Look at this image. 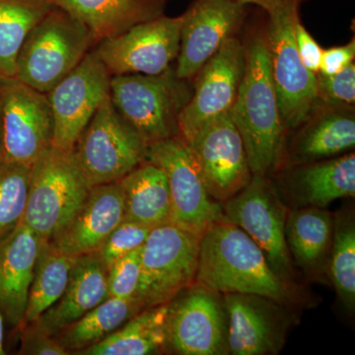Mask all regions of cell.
Instances as JSON below:
<instances>
[{"mask_svg":"<svg viewBox=\"0 0 355 355\" xmlns=\"http://www.w3.org/2000/svg\"><path fill=\"white\" fill-rule=\"evenodd\" d=\"M196 284L221 294H258L288 306L297 296L296 286L275 272L261 247L223 219L200 237Z\"/></svg>","mask_w":355,"mask_h":355,"instance_id":"cell-1","label":"cell"},{"mask_svg":"<svg viewBox=\"0 0 355 355\" xmlns=\"http://www.w3.org/2000/svg\"><path fill=\"white\" fill-rule=\"evenodd\" d=\"M245 69L230 114L241 135L253 175L277 169L287 132L273 85L266 34L252 35L245 44Z\"/></svg>","mask_w":355,"mask_h":355,"instance_id":"cell-2","label":"cell"},{"mask_svg":"<svg viewBox=\"0 0 355 355\" xmlns=\"http://www.w3.org/2000/svg\"><path fill=\"white\" fill-rule=\"evenodd\" d=\"M95 46L87 26L55 6L23 42L16 58L15 77L48 94Z\"/></svg>","mask_w":355,"mask_h":355,"instance_id":"cell-3","label":"cell"},{"mask_svg":"<svg viewBox=\"0 0 355 355\" xmlns=\"http://www.w3.org/2000/svg\"><path fill=\"white\" fill-rule=\"evenodd\" d=\"M189 80L170 67L160 74L112 76L110 97L147 146L179 137V116L193 94Z\"/></svg>","mask_w":355,"mask_h":355,"instance_id":"cell-4","label":"cell"},{"mask_svg":"<svg viewBox=\"0 0 355 355\" xmlns=\"http://www.w3.org/2000/svg\"><path fill=\"white\" fill-rule=\"evenodd\" d=\"M146 142L123 120L110 95L70 151L89 188L114 183L146 162Z\"/></svg>","mask_w":355,"mask_h":355,"instance_id":"cell-5","label":"cell"},{"mask_svg":"<svg viewBox=\"0 0 355 355\" xmlns=\"http://www.w3.org/2000/svg\"><path fill=\"white\" fill-rule=\"evenodd\" d=\"M90 188L69 153L51 147L31 166L29 193L22 223L51 241L69 224Z\"/></svg>","mask_w":355,"mask_h":355,"instance_id":"cell-6","label":"cell"},{"mask_svg":"<svg viewBox=\"0 0 355 355\" xmlns=\"http://www.w3.org/2000/svg\"><path fill=\"white\" fill-rule=\"evenodd\" d=\"M200 237L175 224L151 229L141 247V277L137 299L146 308L167 304L195 284Z\"/></svg>","mask_w":355,"mask_h":355,"instance_id":"cell-7","label":"cell"},{"mask_svg":"<svg viewBox=\"0 0 355 355\" xmlns=\"http://www.w3.org/2000/svg\"><path fill=\"white\" fill-rule=\"evenodd\" d=\"M221 207L222 219L245 231L263 250L275 272L293 284L295 272L286 241L289 209L270 176L253 175Z\"/></svg>","mask_w":355,"mask_h":355,"instance_id":"cell-8","label":"cell"},{"mask_svg":"<svg viewBox=\"0 0 355 355\" xmlns=\"http://www.w3.org/2000/svg\"><path fill=\"white\" fill-rule=\"evenodd\" d=\"M299 7L292 6L268 14L266 33L270 72L286 132L302 125L319 101L317 74L303 64L294 38Z\"/></svg>","mask_w":355,"mask_h":355,"instance_id":"cell-9","label":"cell"},{"mask_svg":"<svg viewBox=\"0 0 355 355\" xmlns=\"http://www.w3.org/2000/svg\"><path fill=\"white\" fill-rule=\"evenodd\" d=\"M166 345L182 355H227L223 294L193 284L168 303Z\"/></svg>","mask_w":355,"mask_h":355,"instance_id":"cell-10","label":"cell"},{"mask_svg":"<svg viewBox=\"0 0 355 355\" xmlns=\"http://www.w3.org/2000/svg\"><path fill=\"white\" fill-rule=\"evenodd\" d=\"M146 161L167 177L171 223L202 237L212 223L222 219L221 203L209 195L190 148L180 135L148 146Z\"/></svg>","mask_w":355,"mask_h":355,"instance_id":"cell-11","label":"cell"},{"mask_svg":"<svg viewBox=\"0 0 355 355\" xmlns=\"http://www.w3.org/2000/svg\"><path fill=\"white\" fill-rule=\"evenodd\" d=\"M6 162L31 167L53 147V111L48 94L16 77L0 76Z\"/></svg>","mask_w":355,"mask_h":355,"instance_id":"cell-12","label":"cell"},{"mask_svg":"<svg viewBox=\"0 0 355 355\" xmlns=\"http://www.w3.org/2000/svg\"><path fill=\"white\" fill-rule=\"evenodd\" d=\"M181 25L182 15L169 17L164 14L102 40L93 50L111 76H156L170 69L177 60Z\"/></svg>","mask_w":355,"mask_h":355,"instance_id":"cell-13","label":"cell"},{"mask_svg":"<svg viewBox=\"0 0 355 355\" xmlns=\"http://www.w3.org/2000/svg\"><path fill=\"white\" fill-rule=\"evenodd\" d=\"M112 76L94 50L48 93L53 111V147L70 153L100 105L110 95Z\"/></svg>","mask_w":355,"mask_h":355,"instance_id":"cell-14","label":"cell"},{"mask_svg":"<svg viewBox=\"0 0 355 355\" xmlns=\"http://www.w3.org/2000/svg\"><path fill=\"white\" fill-rule=\"evenodd\" d=\"M184 142L216 202H225L251 181L244 144L230 114L210 121Z\"/></svg>","mask_w":355,"mask_h":355,"instance_id":"cell-15","label":"cell"},{"mask_svg":"<svg viewBox=\"0 0 355 355\" xmlns=\"http://www.w3.org/2000/svg\"><path fill=\"white\" fill-rule=\"evenodd\" d=\"M245 53V44L231 37L198 72L193 94L179 116L184 141L210 121L230 112L244 73Z\"/></svg>","mask_w":355,"mask_h":355,"instance_id":"cell-16","label":"cell"},{"mask_svg":"<svg viewBox=\"0 0 355 355\" xmlns=\"http://www.w3.org/2000/svg\"><path fill=\"white\" fill-rule=\"evenodd\" d=\"M246 6L236 0H193L182 15L175 67L179 78H195L222 44L235 36L246 18Z\"/></svg>","mask_w":355,"mask_h":355,"instance_id":"cell-17","label":"cell"},{"mask_svg":"<svg viewBox=\"0 0 355 355\" xmlns=\"http://www.w3.org/2000/svg\"><path fill=\"white\" fill-rule=\"evenodd\" d=\"M228 315V349L233 355L279 354L294 318L289 307L251 293L223 294Z\"/></svg>","mask_w":355,"mask_h":355,"instance_id":"cell-18","label":"cell"},{"mask_svg":"<svg viewBox=\"0 0 355 355\" xmlns=\"http://www.w3.org/2000/svg\"><path fill=\"white\" fill-rule=\"evenodd\" d=\"M294 130L293 137L282 148L275 172L352 153L355 146L354 106L319 100L307 120Z\"/></svg>","mask_w":355,"mask_h":355,"instance_id":"cell-19","label":"cell"},{"mask_svg":"<svg viewBox=\"0 0 355 355\" xmlns=\"http://www.w3.org/2000/svg\"><path fill=\"white\" fill-rule=\"evenodd\" d=\"M277 191L292 209L315 207L326 209L338 198H354L355 154L292 166L279 170Z\"/></svg>","mask_w":355,"mask_h":355,"instance_id":"cell-20","label":"cell"},{"mask_svg":"<svg viewBox=\"0 0 355 355\" xmlns=\"http://www.w3.org/2000/svg\"><path fill=\"white\" fill-rule=\"evenodd\" d=\"M125 219V202L119 182L93 187L67 226L50 241L67 256L97 253Z\"/></svg>","mask_w":355,"mask_h":355,"instance_id":"cell-21","label":"cell"},{"mask_svg":"<svg viewBox=\"0 0 355 355\" xmlns=\"http://www.w3.org/2000/svg\"><path fill=\"white\" fill-rule=\"evenodd\" d=\"M42 243L43 240L22 222L0 241V312L11 326L24 322Z\"/></svg>","mask_w":355,"mask_h":355,"instance_id":"cell-22","label":"cell"},{"mask_svg":"<svg viewBox=\"0 0 355 355\" xmlns=\"http://www.w3.org/2000/svg\"><path fill=\"white\" fill-rule=\"evenodd\" d=\"M108 297L107 268L98 254L77 257L62 297L33 323L55 336Z\"/></svg>","mask_w":355,"mask_h":355,"instance_id":"cell-23","label":"cell"},{"mask_svg":"<svg viewBox=\"0 0 355 355\" xmlns=\"http://www.w3.org/2000/svg\"><path fill=\"white\" fill-rule=\"evenodd\" d=\"M334 214L321 207L289 209L286 241L291 260L310 280L328 279Z\"/></svg>","mask_w":355,"mask_h":355,"instance_id":"cell-24","label":"cell"},{"mask_svg":"<svg viewBox=\"0 0 355 355\" xmlns=\"http://www.w3.org/2000/svg\"><path fill=\"white\" fill-rule=\"evenodd\" d=\"M87 26L96 44L164 15L169 0H53Z\"/></svg>","mask_w":355,"mask_h":355,"instance_id":"cell-25","label":"cell"},{"mask_svg":"<svg viewBox=\"0 0 355 355\" xmlns=\"http://www.w3.org/2000/svg\"><path fill=\"white\" fill-rule=\"evenodd\" d=\"M125 202V219L153 228L170 223L171 196L164 171L146 161L120 181Z\"/></svg>","mask_w":355,"mask_h":355,"instance_id":"cell-26","label":"cell"},{"mask_svg":"<svg viewBox=\"0 0 355 355\" xmlns=\"http://www.w3.org/2000/svg\"><path fill=\"white\" fill-rule=\"evenodd\" d=\"M168 303L140 311L125 326L77 352L85 355H146L155 354L166 345Z\"/></svg>","mask_w":355,"mask_h":355,"instance_id":"cell-27","label":"cell"},{"mask_svg":"<svg viewBox=\"0 0 355 355\" xmlns=\"http://www.w3.org/2000/svg\"><path fill=\"white\" fill-rule=\"evenodd\" d=\"M144 309L137 298L108 297L53 336L67 352H81L104 340Z\"/></svg>","mask_w":355,"mask_h":355,"instance_id":"cell-28","label":"cell"},{"mask_svg":"<svg viewBox=\"0 0 355 355\" xmlns=\"http://www.w3.org/2000/svg\"><path fill=\"white\" fill-rule=\"evenodd\" d=\"M76 259L58 251L49 241L42 243L28 296L25 322L37 321L62 297Z\"/></svg>","mask_w":355,"mask_h":355,"instance_id":"cell-29","label":"cell"},{"mask_svg":"<svg viewBox=\"0 0 355 355\" xmlns=\"http://www.w3.org/2000/svg\"><path fill=\"white\" fill-rule=\"evenodd\" d=\"M55 6L53 0H0V76L15 77L23 42Z\"/></svg>","mask_w":355,"mask_h":355,"instance_id":"cell-30","label":"cell"},{"mask_svg":"<svg viewBox=\"0 0 355 355\" xmlns=\"http://www.w3.org/2000/svg\"><path fill=\"white\" fill-rule=\"evenodd\" d=\"M328 277L343 308L352 314L355 309V221L352 210L334 214Z\"/></svg>","mask_w":355,"mask_h":355,"instance_id":"cell-31","label":"cell"},{"mask_svg":"<svg viewBox=\"0 0 355 355\" xmlns=\"http://www.w3.org/2000/svg\"><path fill=\"white\" fill-rule=\"evenodd\" d=\"M31 167L4 163L0 166V241L19 225L29 193Z\"/></svg>","mask_w":355,"mask_h":355,"instance_id":"cell-32","label":"cell"},{"mask_svg":"<svg viewBox=\"0 0 355 355\" xmlns=\"http://www.w3.org/2000/svg\"><path fill=\"white\" fill-rule=\"evenodd\" d=\"M151 227L137 222L123 220L107 238L97 252L105 268H108L121 257L144 246Z\"/></svg>","mask_w":355,"mask_h":355,"instance_id":"cell-33","label":"cell"},{"mask_svg":"<svg viewBox=\"0 0 355 355\" xmlns=\"http://www.w3.org/2000/svg\"><path fill=\"white\" fill-rule=\"evenodd\" d=\"M141 248L114 261L107 270L109 297L137 298L141 277Z\"/></svg>","mask_w":355,"mask_h":355,"instance_id":"cell-34","label":"cell"},{"mask_svg":"<svg viewBox=\"0 0 355 355\" xmlns=\"http://www.w3.org/2000/svg\"><path fill=\"white\" fill-rule=\"evenodd\" d=\"M317 94L320 101L342 106L355 104V64L333 76L317 73Z\"/></svg>","mask_w":355,"mask_h":355,"instance_id":"cell-35","label":"cell"},{"mask_svg":"<svg viewBox=\"0 0 355 355\" xmlns=\"http://www.w3.org/2000/svg\"><path fill=\"white\" fill-rule=\"evenodd\" d=\"M25 330L22 336L21 354L65 355L69 352L53 338L48 335L34 323Z\"/></svg>","mask_w":355,"mask_h":355,"instance_id":"cell-36","label":"cell"},{"mask_svg":"<svg viewBox=\"0 0 355 355\" xmlns=\"http://www.w3.org/2000/svg\"><path fill=\"white\" fill-rule=\"evenodd\" d=\"M294 38H295L296 48H297L299 57L303 64L313 73L319 72L321 64L322 51L323 49L318 44L312 35L301 23L298 17L294 24Z\"/></svg>","mask_w":355,"mask_h":355,"instance_id":"cell-37","label":"cell"},{"mask_svg":"<svg viewBox=\"0 0 355 355\" xmlns=\"http://www.w3.org/2000/svg\"><path fill=\"white\" fill-rule=\"evenodd\" d=\"M355 58L354 39L345 46H333L322 51L321 64L318 73L323 76H333L342 71Z\"/></svg>","mask_w":355,"mask_h":355,"instance_id":"cell-38","label":"cell"},{"mask_svg":"<svg viewBox=\"0 0 355 355\" xmlns=\"http://www.w3.org/2000/svg\"><path fill=\"white\" fill-rule=\"evenodd\" d=\"M240 3L253 4L260 7V8L265 10L266 14H272L277 12V11L282 10V9L286 8V7L292 6H300L304 0H236Z\"/></svg>","mask_w":355,"mask_h":355,"instance_id":"cell-39","label":"cell"},{"mask_svg":"<svg viewBox=\"0 0 355 355\" xmlns=\"http://www.w3.org/2000/svg\"><path fill=\"white\" fill-rule=\"evenodd\" d=\"M6 163V146H4L3 121H2L1 107H0V166Z\"/></svg>","mask_w":355,"mask_h":355,"instance_id":"cell-40","label":"cell"},{"mask_svg":"<svg viewBox=\"0 0 355 355\" xmlns=\"http://www.w3.org/2000/svg\"><path fill=\"white\" fill-rule=\"evenodd\" d=\"M4 319L3 315L0 312V355L6 354V350L3 347V338H4Z\"/></svg>","mask_w":355,"mask_h":355,"instance_id":"cell-41","label":"cell"}]
</instances>
